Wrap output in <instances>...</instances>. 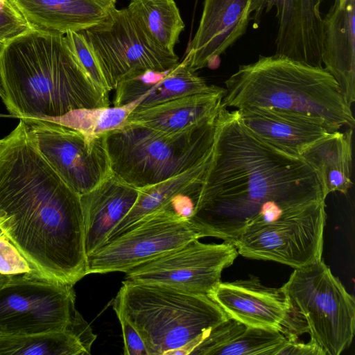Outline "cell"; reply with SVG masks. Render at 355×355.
Here are the masks:
<instances>
[{
	"label": "cell",
	"mask_w": 355,
	"mask_h": 355,
	"mask_svg": "<svg viewBox=\"0 0 355 355\" xmlns=\"http://www.w3.org/2000/svg\"><path fill=\"white\" fill-rule=\"evenodd\" d=\"M318 173L301 156L263 141L223 104L212 154L193 214L200 238L233 243L243 234L321 204Z\"/></svg>",
	"instance_id": "cell-1"
},
{
	"label": "cell",
	"mask_w": 355,
	"mask_h": 355,
	"mask_svg": "<svg viewBox=\"0 0 355 355\" xmlns=\"http://www.w3.org/2000/svg\"><path fill=\"white\" fill-rule=\"evenodd\" d=\"M0 230L36 275L72 285L87 275L80 196L42 157L21 119L0 140Z\"/></svg>",
	"instance_id": "cell-2"
},
{
	"label": "cell",
	"mask_w": 355,
	"mask_h": 355,
	"mask_svg": "<svg viewBox=\"0 0 355 355\" xmlns=\"http://www.w3.org/2000/svg\"><path fill=\"white\" fill-rule=\"evenodd\" d=\"M0 70L2 100L19 119L54 121L72 110L110 107L109 93L87 74L62 34L32 28L8 41Z\"/></svg>",
	"instance_id": "cell-3"
},
{
	"label": "cell",
	"mask_w": 355,
	"mask_h": 355,
	"mask_svg": "<svg viewBox=\"0 0 355 355\" xmlns=\"http://www.w3.org/2000/svg\"><path fill=\"white\" fill-rule=\"evenodd\" d=\"M222 104L241 110L288 111L320 122L329 132L354 127V118L338 84L324 67L275 54L242 64L225 82Z\"/></svg>",
	"instance_id": "cell-4"
},
{
	"label": "cell",
	"mask_w": 355,
	"mask_h": 355,
	"mask_svg": "<svg viewBox=\"0 0 355 355\" xmlns=\"http://www.w3.org/2000/svg\"><path fill=\"white\" fill-rule=\"evenodd\" d=\"M141 336L148 355H187L229 319L209 296L168 286L123 281L113 303Z\"/></svg>",
	"instance_id": "cell-5"
},
{
	"label": "cell",
	"mask_w": 355,
	"mask_h": 355,
	"mask_svg": "<svg viewBox=\"0 0 355 355\" xmlns=\"http://www.w3.org/2000/svg\"><path fill=\"white\" fill-rule=\"evenodd\" d=\"M218 113L177 133L126 123L105 134L111 173L139 189L193 167L212 153Z\"/></svg>",
	"instance_id": "cell-6"
},
{
	"label": "cell",
	"mask_w": 355,
	"mask_h": 355,
	"mask_svg": "<svg viewBox=\"0 0 355 355\" xmlns=\"http://www.w3.org/2000/svg\"><path fill=\"white\" fill-rule=\"evenodd\" d=\"M310 341L326 355L348 348L355 330V300L322 259L295 268L282 287Z\"/></svg>",
	"instance_id": "cell-7"
},
{
	"label": "cell",
	"mask_w": 355,
	"mask_h": 355,
	"mask_svg": "<svg viewBox=\"0 0 355 355\" xmlns=\"http://www.w3.org/2000/svg\"><path fill=\"white\" fill-rule=\"evenodd\" d=\"M110 92L121 81L146 71H166L179 62L147 36L126 8L114 9L100 24L80 31Z\"/></svg>",
	"instance_id": "cell-8"
},
{
	"label": "cell",
	"mask_w": 355,
	"mask_h": 355,
	"mask_svg": "<svg viewBox=\"0 0 355 355\" xmlns=\"http://www.w3.org/2000/svg\"><path fill=\"white\" fill-rule=\"evenodd\" d=\"M73 286L32 273L7 276L0 286V335L68 329L78 312Z\"/></svg>",
	"instance_id": "cell-9"
},
{
	"label": "cell",
	"mask_w": 355,
	"mask_h": 355,
	"mask_svg": "<svg viewBox=\"0 0 355 355\" xmlns=\"http://www.w3.org/2000/svg\"><path fill=\"white\" fill-rule=\"evenodd\" d=\"M23 121L40 155L78 196L91 191L111 174L105 135L87 137L50 121Z\"/></svg>",
	"instance_id": "cell-10"
},
{
	"label": "cell",
	"mask_w": 355,
	"mask_h": 355,
	"mask_svg": "<svg viewBox=\"0 0 355 355\" xmlns=\"http://www.w3.org/2000/svg\"><path fill=\"white\" fill-rule=\"evenodd\" d=\"M200 238L188 220L161 208L139 220L125 234L89 254L87 275L125 272Z\"/></svg>",
	"instance_id": "cell-11"
},
{
	"label": "cell",
	"mask_w": 355,
	"mask_h": 355,
	"mask_svg": "<svg viewBox=\"0 0 355 355\" xmlns=\"http://www.w3.org/2000/svg\"><path fill=\"white\" fill-rule=\"evenodd\" d=\"M232 243H203L198 239L125 272V280L168 286L207 295L221 282V274L238 256Z\"/></svg>",
	"instance_id": "cell-12"
},
{
	"label": "cell",
	"mask_w": 355,
	"mask_h": 355,
	"mask_svg": "<svg viewBox=\"0 0 355 355\" xmlns=\"http://www.w3.org/2000/svg\"><path fill=\"white\" fill-rule=\"evenodd\" d=\"M325 204L242 234L233 245L240 255L300 268L322 259Z\"/></svg>",
	"instance_id": "cell-13"
},
{
	"label": "cell",
	"mask_w": 355,
	"mask_h": 355,
	"mask_svg": "<svg viewBox=\"0 0 355 355\" xmlns=\"http://www.w3.org/2000/svg\"><path fill=\"white\" fill-rule=\"evenodd\" d=\"M209 297L230 319L247 326L278 331L288 340L306 333L282 288L264 286L257 277L220 282Z\"/></svg>",
	"instance_id": "cell-14"
},
{
	"label": "cell",
	"mask_w": 355,
	"mask_h": 355,
	"mask_svg": "<svg viewBox=\"0 0 355 355\" xmlns=\"http://www.w3.org/2000/svg\"><path fill=\"white\" fill-rule=\"evenodd\" d=\"M322 0H252L250 20L254 27L263 12L275 8L277 33L275 53L293 60L322 67Z\"/></svg>",
	"instance_id": "cell-15"
},
{
	"label": "cell",
	"mask_w": 355,
	"mask_h": 355,
	"mask_svg": "<svg viewBox=\"0 0 355 355\" xmlns=\"http://www.w3.org/2000/svg\"><path fill=\"white\" fill-rule=\"evenodd\" d=\"M252 0H205L198 30L184 58L194 71L210 65L247 30Z\"/></svg>",
	"instance_id": "cell-16"
},
{
	"label": "cell",
	"mask_w": 355,
	"mask_h": 355,
	"mask_svg": "<svg viewBox=\"0 0 355 355\" xmlns=\"http://www.w3.org/2000/svg\"><path fill=\"white\" fill-rule=\"evenodd\" d=\"M322 62L349 107L355 101V0L336 1L322 18Z\"/></svg>",
	"instance_id": "cell-17"
},
{
	"label": "cell",
	"mask_w": 355,
	"mask_h": 355,
	"mask_svg": "<svg viewBox=\"0 0 355 355\" xmlns=\"http://www.w3.org/2000/svg\"><path fill=\"white\" fill-rule=\"evenodd\" d=\"M139 191L111 173L80 196L87 257L105 245L110 232L133 207Z\"/></svg>",
	"instance_id": "cell-18"
},
{
	"label": "cell",
	"mask_w": 355,
	"mask_h": 355,
	"mask_svg": "<svg viewBox=\"0 0 355 355\" xmlns=\"http://www.w3.org/2000/svg\"><path fill=\"white\" fill-rule=\"evenodd\" d=\"M236 110L243 123L259 137L299 156L330 133L318 121L288 111L266 107Z\"/></svg>",
	"instance_id": "cell-19"
},
{
	"label": "cell",
	"mask_w": 355,
	"mask_h": 355,
	"mask_svg": "<svg viewBox=\"0 0 355 355\" xmlns=\"http://www.w3.org/2000/svg\"><path fill=\"white\" fill-rule=\"evenodd\" d=\"M35 29L66 34L102 22L116 8V0H10Z\"/></svg>",
	"instance_id": "cell-20"
},
{
	"label": "cell",
	"mask_w": 355,
	"mask_h": 355,
	"mask_svg": "<svg viewBox=\"0 0 355 355\" xmlns=\"http://www.w3.org/2000/svg\"><path fill=\"white\" fill-rule=\"evenodd\" d=\"M225 92V88L214 85L207 92L133 110L126 123L166 133L184 132L214 116L222 105Z\"/></svg>",
	"instance_id": "cell-21"
},
{
	"label": "cell",
	"mask_w": 355,
	"mask_h": 355,
	"mask_svg": "<svg viewBox=\"0 0 355 355\" xmlns=\"http://www.w3.org/2000/svg\"><path fill=\"white\" fill-rule=\"evenodd\" d=\"M278 331L228 319L211 329L192 355H279L288 342Z\"/></svg>",
	"instance_id": "cell-22"
},
{
	"label": "cell",
	"mask_w": 355,
	"mask_h": 355,
	"mask_svg": "<svg viewBox=\"0 0 355 355\" xmlns=\"http://www.w3.org/2000/svg\"><path fill=\"white\" fill-rule=\"evenodd\" d=\"M96 338L78 311L70 327L62 331L26 335H0V354H90Z\"/></svg>",
	"instance_id": "cell-23"
},
{
	"label": "cell",
	"mask_w": 355,
	"mask_h": 355,
	"mask_svg": "<svg viewBox=\"0 0 355 355\" xmlns=\"http://www.w3.org/2000/svg\"><path fill=\"white\" fill-rule=\"evenodd\" d=\"M352 133L351 128L345 132H330L301 155L318 173L327 195L346 194L352 185Z\"/></svg>",
	"instance_id": "cell-24"
},
{
	"label": "cell",
	"mask_w": 355,
	"mask_h": 355,
	"mask_svg": "<svg viewBox=\"0 0 355 355\" xmlns=\"http://www.w3.org/2000/svg\"><path fill=\"white\" fill-rule=\"evenodd\" d=\"M211 156L179 175L139 189L133 207L110 232L105 245L125 234L145 216L160 209L177 195L200 189Z\"/></svg>",
	"instance_id": "cell-25"
},
{
	"label": "cell",
	"mask_w": 355,
	"mask_h": 355,
	"mask_svg": "<svg viewBox=\"0 0 355 355\" xmlns=\"http://www.w3.org/2000/svg\"><path fill=\"white\" fill-rule=\"evenodd\" d=\"M126 8L148 37L175 53L185 26L174 0H130Z\"/></svg>",
	"instance_id": "cell-26"
},
{
	"label": "cell",
	"mask_w": 355,
	"mask_h": 355,
	"mask_svg": "<svg viewBox=\"0 0 355 355\" xmlns=\"http://www.w3.org/2000/svg\"><path fill=\"white\" fill-rule=\"evenodd\" d=\"M214 85L206 81L194 71L187 59L169 69L163 78L139 98L134 110L149 107L178 98L209 91Z\"/></svg>",
	"instance_id": "cell-27"
},
{
	"label": "cell",
	"mask_w": 355,
	"mask_h": 355,
	"mask_svg": "<svg viewBox=\"0 0 355 355\" xmlns=\"http://www.w3.org/2000/svg\"><path fill=\"white\" fill-rule=\"evenodd\" d=\"M139 103V98L120 107L78 109L53 122L78 130L87 137H101L123 127L128 116Z\"/></svg>",
	"instance_id": "cell-28"
},
{
	"label": "cell",
	"mask_w": 355,
	"mask_h": 355,
	"mask_svg": "<svg viewBox=\"0 0 355 355\" xmlns=\"http://www.w3.org/2000/svg\"><path fill=\"white\" fill-rule=\"evenodd\" d=\"M168 71L164 72L148 71L120 82L114 89L116 92L114 106H123L139 99L163 78Z\"/></svg>",
	"instance_id": "cell-29"
},
{
	"label": "cell",
	"mask_w": 355,
	"mask_h": 355,
	"mask_svg": "<svg viewBox=\"0 0 355 355\" xmlns=\"http://www.w3.org/2000/svg\"><path fill=\"white\" fill-rule=\"evenodd\" d=\"M65 38L71 51L87 74L99 87L108 92L96 59L81 33L68 32Z\"/></svg>",
	"instance_id": "cell-30"
},
{
	"label": "cell",
	"mask_w": 355,
	"mask_h": 355,
	"mask_svg": "<svg viewBox=\"0 0 355 355\" xmlns=\"http://www.w3.org/2000/svg\"><path fill=\"white\" fill-rule=\"evenodd\" d=\"M33 28L10 0H0V42L8 41Z\"/></svg>",
	"instance_id": "cell-31"
},
{
	"label": "cell",
	"mask_w": 355,
	"mask_h": 355,
	"mask_svg": "<svg viewBox=\"0 0 355 355\" xmlns=\"http://www.w3.org/2000/svg\"><path fill=\"white\" fill-rule=\"evenodd\" d=\"M24 273L35 274L28 261L1 230L0 274L8 276Z\"/></svg>",
	"instance_id": "cell-32"
},
{
	"label": "cell",
	"mask_w": 355,
	"mask_h": 355,
	"mask_svg": "<svg viewBox=\"0 0 355 355\" xmlns=\"http://www.w3.org/2000/svg\"><path fill=\"white\" fill-rule=\"evenodd\" d=\"M121 325L124 354L125 355H148L145 343L131 323L121 313H116Z\"/></svg>",
	"instance_id": "cell-33"
},
{
	"label": "cell",
	"mask_w": 355,
	"mask_h": 355,
	"mask_svg": "<svg viewBox=\"0 0 355 355\" xmlns=\"http://www.w3.org/2000/svg\"><path fill=\"white\" fill-rule=\"evenodd\" d=\"M279 355H326L324 352L310 340L305 343L297 340H288Z\"/></svg>",
	"instance_id": "cell-34"
},
{
	"label": "cell",
	"mask_w": 355,
	"mask_h": 355,
	"mask_svg": "<svg viewBox=\"0 0 355 355\" xmlns=\"http://www.w3.org/2000/svg\"><path fill=\"white\" fill-rule=\"evenodd\" d=\"M3 45H4V44L0 42V55H1V51L3 49ZM3 95H4V92H3L1 73V70H0V97L1 98H3Z\"/></svg>",
	"instance_id": "cell-35"
},
{
	"label": "cell",
	"mask_w": 355,
	"mask_h": 355,
	"mask_svg": "<svg viewBox=\"0 0 355 355\" xmlns=\"http://www.w3.org/2000/svg\"><path fill=\"white\" fill-rule=\"evenodd\" d=\"M334 1H336L340 5H341L345 0H334Z\"/></svg>",
	"instance_id": "cell-36"
},
{
	"label": "cell",
	"mask_w": 355,
	"mask_h": 355,
	"mask_svg": "<svg viewBox=\"0 0 355 355\" xmlns=\"http://www.w3.org/2000/svg\"><path fill=\"white\" fill-rule=\"evenodd\" d=\"M0 231H1V230H0Z\"/></svg>",
	"instance_id": "cell-37"
}]
</instances>
